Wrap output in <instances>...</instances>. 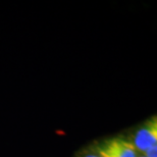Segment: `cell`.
<instances>
[{"instance_id":"6da1fadb","label":"cell","mask_w":157,"mask_h":157,"mask_svg":"<svg viewBox=\"0 0 157 157\" xmlns=\"http://www.w3.org/2000/svg\"><path fill=\"white\" fill-rule=\"evenodd\" d=\"M96 155L99 157H138L133 143L121 138L104 142L98 147Z\"/></svg>"},{"instance_id":"7a4b0ae2","label":"cell","mask_w":157,"mask_h":157,"mask_svg":"<svg viewBox=\"0 0 157 157\" xmlns=\"http://www.w3.org/2000/svg\"><path fill=\"white\" fill-rule=\"evenodd\" d=\"M133 145L136 150L146 152L152 146L157 145V119L153 117L137 132Z\"/></svg>"},{"instance_id":"3957f363","label":"cell","mask_w":157,"mask_h":157,"mask_svg":"<svg viewBox=\"0 0 157 157\" xmlns=\"http://www.w3.org/2000/svg\"><path fill=\"white\" fill-rule=\"evenodd\" d=\"M145 153V157H157V145L152 146L151 148H149Z\"/></svg>"},{"instance_id":"277c9868","label":"cell","mask_w":157,"mask_h":157,"mask_svg":"<svg viewBox=\"0 0 157 157\" xmlns=\"http://www.w3.org/2000/svg\"><path fill=\"white\" fill-rule=\"evenodd\" d=\"M84 157H99V156L96 155V154H87L86 156H84Z\"/></svg>"},{"instance_id":"5b68a950","label":"cell","mask_w":157,"mask_h":157,"mask_svg":"<svg viewBox=\"0 0 157 157\" xmlns=\"http://www.w3.org/2000/svg\"><path fill=\"white\" fill-rule=\"evenodd\" d=\"M142 157H145V156H142Z\"/></svg>"}]
</instances>
